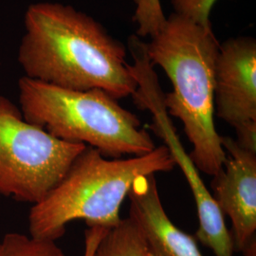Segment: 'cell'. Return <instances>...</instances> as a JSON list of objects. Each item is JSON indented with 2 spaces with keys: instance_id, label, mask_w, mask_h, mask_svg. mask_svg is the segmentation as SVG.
Returning <instances> with one entry per match:
<instances>
[{
  "instance_id": "cell-3",
  "label": "cell",
  "mask_w": 256,
  "mask_h": 256,
  "mask_svg": "<svg viewBox=\"0 0 256 256\" xmlns=\"http://www.w3.org/2000/svg\"><path fill=\"white\" fill-rule=\"evenodd\" d=\"M174 166L164 146L126 160H108L97 149L86 146L44 200L32 205L30 234L56 241L64 236L68 223L78 220L88 227L111 229L122 221L120 206L136 178L169 172Z\"/></svg>"
},
{
  "instance_id": "cell-13",
  "label": "cell",
  "mask_w": 256,
  "mask_h": 256,
  "mask_svg": "<svg viewBox=\"0 0 256 256\" xmlns=\"http://www.w3.org/2000/svg\"><path fill=\"white\" fill-rule=\"evenodd\" d=\"M218 0H170L174 14L192 22L210 25V10Z\"/></svg>"
},
{
  "instance_id": "cell-10",
  "label": "cell",
  "mask_w": 256,
  "mask_h": 256,
  "mask_svg": "<svg viewBox=\"0 0 256 256\" xmlns=\"http://www.w3.org/2000/svg\"><path fill=\"white\" fill-rule=\"evenodd\" d=\"M92 256H151L146 241L130 218L108 230Z\"/></svg>"
},
{
  "instance_id": "cell-2",
  "label": "cell",
  "mask_w": 256,
  "mask_h": 256,
  "mask_svg": "<svg viewBox=\"0 0 256 256\" xmlns=\"http://www.w3.org/2000/svg\"><path fill=\"white\" fill-rule=\"evenodd\" d=\"M220 45L212 25L196 24L174 12L146 44L151 64L160 66L173 86V92L164 94L166 110L182 122L198 169L212 176L226 158L214 118Z\"/></svg>"
},
{
  "instance_id": "cell-12",
  "label": "cell",
  "mask_w": 256,
  "mask_h": 256,
  "mask_svg": "<svg viewBox=\"0 0 256 256\" xmlns=\"http://www.w3.org/2000/svg\"><path fill=\"white\" fill-rule=\"evenodd\" d=\"M135 12L133 20L137 25V36H156L164 26L166 16L160 0H133Z\"/></svg>"
},
{
  "instance_id": "cell-11",
  "label": "cell",
  "mask_w": 256,
  "mask_h": 256,
  "mask_svg": "<svg viewBox=\"0 0 256 256\" xmlns=\"http://www.w3.org/2000/svg\"><path fill=\"white\" fill-rule=\"evenodd\" d=\"M55 242L10 232L0 242V256H66Z\"/></svg>"
},
{
  "instance_id": "cell-1",
  "label": "cell",
  "mask_w": 256,
  "mask_h": 256,
  "mask_svg": "<svg viewBox=\"0 0 256 256\" xmlns=\"http://www.w3.org/2000/svg\"><path fill=\"white\" fill-rule=\"evenodd\" d=\"M18 63L25 77L72 90H102L119 100L137 81L126 46L90 16L57 2L28 6Z\"/></svg>"
},
{
  "instance_id": "cell-8",
  "label": "cell",
  "mask_w": 256,
  "mask_h": 256,
  "mask_svg": "<svg viewBox=\"0 0 256 256\" xmlns=\"http://www.w3.org/2000/svg\"><path fill=\"white\" fill-rule=\"evenodd\" d=\"M226 158L210 183L212 196L222 214L232 221L234 250L242 252L256 239V152L222 137Z\"/></svg>"
},
{
  "instance_id": "cell-7",
  "label": "cell",
  "mask_w": 256,
  "mask_h": 256,
  "mask_svg": "<svg viewBox=\"0 0 256 256\" xmlns=\"http://www.w3.org/2000/svg\"><path fill=\"white\" fill-rule=\"evenodd\" d=\"M214 110L236 129L240 146L256 152V40L220 44L214 66Z\"/></svg>"
},
{
  "instance_id": "cell-14",
  "label": "cell",
  "mask_w": 256,
  "mask_h": 256,
  "mask_svg": "<svg viewBox=\"0 0 256 256\" xmlns=\"http://www.w3.org/2000/svg\"><path fill=\"white\" fill-rule=\"evenodd\" d=\"M102 227H88L84 232V256H92L99 242L108 232Z\"/></svg>"
},
{
  "instance_id": "cell-9",
  "label": "cell",
  "mask_w": 256,
  "mask_h": 256,
  "mask_svg": "<svg viewBox=\"0 0 256 256\" xmlns=\"http://www.w3.org/2000/svg\"><path fill=\"white\" fill-rule=\"evenodd\" d=\"M128 196L129 218L140 230L151 256H204L194 236L176 227L167 216L155 174L136 178Z\"/></svg>"
},
{
  "instance_id": "cell-4",
  "label": "cell",
  "mask_w": 256,
  "mask_h": 256,
  "mask_svg": "<svg viewBox=\"0 0 256 256\" xmlns=\"http://www.w3.org/2000/svg\"><path fill=\"white\" fill-rule=\"evenodd\" d=\"M18 88L24 118L57 138L112 158L146 155L156 148L140 120L102 90H66L25 76Z\"/></svg>"
},
{
  "instance_id": "cell-15",
  "label": "cell",
  "mask_w": 256,
  "mask_h": 256,
  "mask_svg": "<svg viewBox=\"0 0 256 256\" xmlns=\"http://www.w3.org/2000/svg\"><path fill=\"white\" fill-rule=\"evenodd\" d=\"M242 252L244 254V256H256V238L248 245Z\"/></svg>"
},
{
  "instance_id": "cell-5",
  "label": "cell",
  "mask_w": 256,
  "mask_h": 256,
  "mask_svg": "<svg viewBox=\"0 0 256 256\" xmlns=\"http://www.w3.org/2000/svg\"><path fill=\"white\" fill-rule=\"evenodd\" d=\"M86 147L28 122L18 106L0 95V194L39 203Z\"/></svg>"
},
{
  "instance_id": "cell-6",
  "label": "cell",
  "mask_w": 256,
  "mask_h": 256,
  "mask_svg": "<svg viewBox=\"0 0 256 256\" xmlns=\"http://www.w3.org/2000/svg\"><path fill=\"white\" fill-rule=\"evenodd\" d=\"M128 48L134 59L131 70L137 81L136 92L132 95L134 102L138 108L151 113L150 128L164 140L174 164L180 166L192 191L198 218V228L194 238L203 246L210 248L214 256H234V244L232 232L225 223V216L214 200L192 158L185 151L171 116L166 110L165 93L158 82L154 66L147 56L146 43L133 36L128 39Z\"/></svg>"
},
{
  "instance_id": "cell-16",
  "label": "cell",
  "mask_w": 256,
  "mask_h": 256,
  "mask_svg": "<svg viewBox=\"0 0 256 256\" xmlns=\"http://www.w3.org/2000/svg\"><path fill=\"white\" fill-rule=\"evenodd\" d=\"M0 247H1V244H0Z\"/></svg>"
}]
</instances>
